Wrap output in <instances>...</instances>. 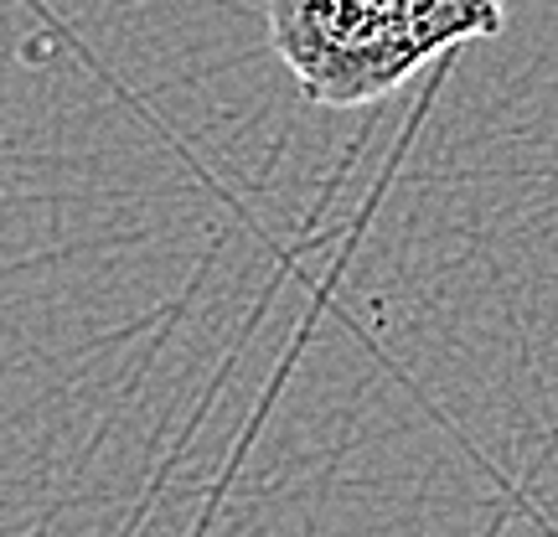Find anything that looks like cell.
Listing matches in <instances>:
<instances>
[{"label":"cell","instance_id":"6da1fadb","mask_svg":"<svg viewBox=\"0 0 558 537\" xmlns=\"http://www.w3.org/2000/svg\"><path fill=\"white\" fill-rule=\"evenodd\" d=\"M497 32L501 0H269L275 58L320 109L378 103L429 58Z\"/></svg>","mask_w":558,"mask_h":537}]
</instances>
